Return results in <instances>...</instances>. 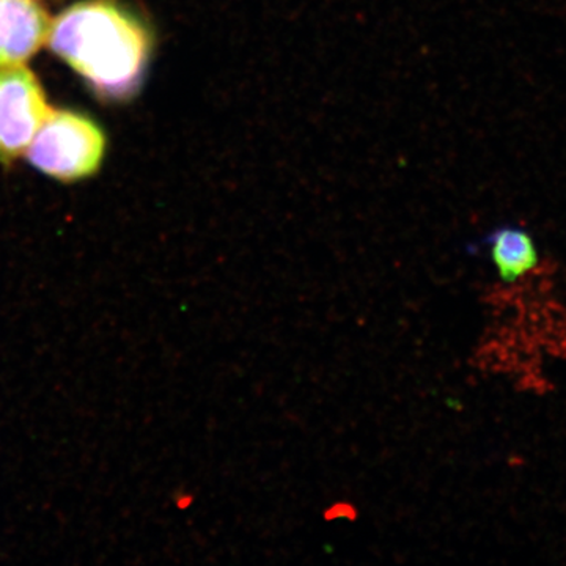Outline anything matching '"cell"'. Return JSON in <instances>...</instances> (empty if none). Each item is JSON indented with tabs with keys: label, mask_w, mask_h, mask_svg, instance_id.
Returning a JSON list of instances; mask_svg holds the SVG:
<instances>
[{
	"label": "cell",
	"mask_w": 566,
	"mask_h": 566,
	"mask_svg": "<svg viewBox=\"0 0 566 566\" xmlns=\"http://www.w3.org/2000/svg\"><path fill=\"white\" fill-rule=\"evenodd\" d=\"M48 40L51 50L106 98L133 96L150 62V29L115 0L74 3L52 22Z\"/></svg>",
	"instance_id": "6da1fadb"
},
{
	"label": "cell",
	"mask_w": 566,
	"mask_h": 566,
	"mask_svg": "<svg viewBox=\"0 0 566 566\" xmlns=\"http://www.w3.org/2000/svg\"><path fill=\"white\" fill-rule=\"evenodd\" d=\"M104 134L96 123L74 112H51L28 148V158L41 172L74 181L98 170Z\"/></svg>",
	"instance_id": "7a4b0ae2"
},
{
	"label": "cell",
	"mask_w": 566,
	"mask_h": 566,
	"mask_svg": "<svg viewBox=\"0 0 566 566\" xmlns=\"http://www.w3.org/2000/svg\"><path fill=\"white\" fill-rule=\"evenodd\" d=\"M43 88L21 65L0 66V158H18L51 114Z\"/></svg>",
	"instance_id": "3957f363"
},
{
	"label": "cell",
	"mask_w": 566,
	"mask_h": 566,
	"mask_svg": "<svg viewBox=\"0 0 566 566\" xmlns=\"http://www.w3.org/2000/svg\"><path fill=\"white\" fill-rule=\"evenodd\" d=\"M50 29L46 11L33 0H0V66L28 62Z\"/></svg>",
	"instance_id": "277c9868"
},
{
	"label": "cell",
	"mask_w": 566,
	"mask_h": 566,
	"mask_svg": "<svg viewBox=\"0 0 566 566\" xmlns=\"http://www.w3.org/2000/svg\"><path fill=\"white\" fill-rule=\"evenodd\" d=\"M486 245L490 251L499 277L505 283H515L520 279L534 273L542 262L538 245L528 230L513 223L499 226L493 232L486 234L480 244Z\"/></svg>",
	"instance_id": "5b68a950"
}]
</instances>
